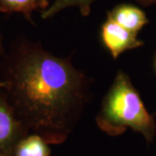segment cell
Returning <instances> with one entry per match:
<instances>
[{"label":"cell","mask_w":156,"mask_h":156,"mask_svg":"<svg viewBox=\"0 0 156 156\" xmlns=\"http://www.w3.org/2000/svg\"><path fill=\"white\" fill-rule=\"evenodd\" d=\"M95 121L98 128L110 136L130 128L143 135L147 143L155 137L154 117L146 108L129 76L122 70L117 72L104 96Z\"/></svg>","instance_id":"2"},{"label":"cell","mask_w":156,"mask_h":156,"mask_svg":"<svg viewBox=\"0 0 156 156\" xmlns=\"http://www.w3.org/2000/svg\"><path fill=\"white\" fill-rule=\"evenodd\" d=\"M4 60V48H3V37H2V34H1V30H0V72H1V66H2V62ZM0 88H4V83L1 81L0 79Z\"/></svg>","instance_id":"9"},{"label":"cell","mask_w":156,"mask_h":156,"mask_svg":"<svg viewBox=\"0 0 156 156\" xmlns=\"http://www.w3.org/2000/svg\"><path fill=\"white\" fill-rule=\"evenodd\" d=\"M28 132L5 90L0 88V153L10 156L18 141L28 135Z\"/></svg>","instance_id":"3"},{"label":"cell","mask_w":156,"mask_h":156,"mask_svg":"<svg viewBox=\"0 0 156 156\" xmlns=\"http://www.w3.org/2000/svg\"><path fill=\"white\" fill-rule=\"evenodd\" d=\"M49 144L36 134L26 135L18 141L10 156H50Z\"/></svg>","instance_id":"7"},{"label":"cell","mask_w":156,"mask_h":156,"mask_svg":"<svg viewBox=\"0 0 156 156\" xmlns=\"http://www.w3.org/2000/svg\"><path fill=\"white\" fill-rule=\"evenodd\" d=\"M0 156H5V154H1V153H0Z\"/></svg>","instance_id":"11"},{"label":"cell","mask_w":156,"mask_h":156,"mask_svg":"<svg viewBox=\"0 0 156 156\" xmlns=\"http://www.w3.org/2000/svg\"><path fill=\"white\" fill-rule=\"evenodd\" d=\"M93 3L94 0H54V2L42 12L41 16L44 19H48L67 8L77 7L81 14L84 17H87L90 14Z\"/></svg>","instance_id":"8"},{"label":"cell","mask_w":156,"mask_h":156,"mask_svg":"<svg viewBox=\"0 0 156 156\" xmlns=\"http://www.w3.org/2000/svg\"><path fill=\"white\" fill-rule=\"evenodd\" d=\"M50 0H0V12L21 13L30 23L34 11H44L50 6Z\"/></svg>","instance_id":"6"},{"label":"cell","mask_w":156,"mask_h":156,"mask_svg":"<svg viewBox=\"0 0 156 156\" xmlns=\"http://www.w3.org/2000/svg\"><path fill=\"white\" fill-rule=\"evenodd\" d=\"M155 69H156V58H155Z\"/></svg>","instance_id":"12"},{"label":"cell","mask_w":156,"mask_h":156,"mask_svg":"<svg viewBox=\"0 0 156 156\" xmlns=\"http://www.w3.org/2000/svg\"><path fill=\"white\" fill-rule=\"evenodd\" d=\"M142 6H150L156 5V0H134Z\"/></svg>","instance_id":"10"},{"label":"cell","mask_w":156,"mask_h":156,"mask_svg":"<svg viewBox=\"0 0 156 156\" xmlns=\"http://www.w3.org/2000/svg\"><path fill=\"white\" fill-rule=\"evenodd\" d=\"M0 79L17 116L50 144L64 142L90 97V81L69 58L20 41L4 57Z\"/></svg>","instance_id":"1"},{"label":"cell","mask_w":156,"mask_h":156,"mask_svg":"<svg viewBox=\"0 0 156 156\" xmlns=\"http://www.w3.org/2000/svg\"><path fill=\"white\" fill-rule=\"evenodd\" d=\"M107 17L135 35H138L140 30L148 23L145 12L133 5L122 4L116 5L108 11Z\"/></svg>","instance_id":"5"},{"label":"cell","mask_w":156,"mask_h":156,"mask_svg":"<svg viewBox=\"0 0 156 156\" xmlns=\"http://www.w3.org/2000/svg\"><path fill=\"white\" fill-rule=\"evenodd\" d=\"M101 40L114 59H117L126 50L137 49L143 45V42L137 37V35L108 17L101 27Z\"/></svg>","instance_id":"4"}]
</instances>
